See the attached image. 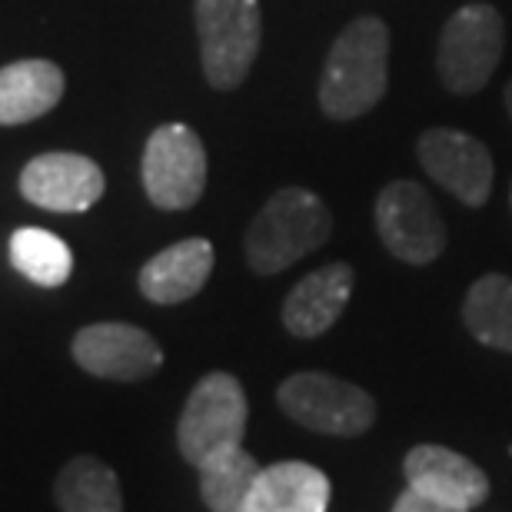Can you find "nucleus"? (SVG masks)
<instances>
[{"instance_id": "39448f33", "label": "nucleus", "mask_w": 512, "mask_h": 512, "mask_svg": "<svg viewBox=\"0 0 512 512\" xmlns=\"http://www.w3.org/2000/svg\"><path fill=\"white\" fill-rule=\"evenodd\" d=\"M250 403L233 373H207L193 386L177 423L180 456L197 469L210 456L243 446Z\"/></svg>"}, {"instance_id": "f3484780", "label": "nucleus", "mask_w": 512, "mask_h": 512, "mask_svg": "<svg viewBox=\"0 0 512 512\" xmlns=\"http://www.w3.org/2000/svg\"><path fill=\"white\" fill-rule=\"evenodd\" d=\"M463 323L476 343L512 353V276H479L463 300Z\"/></svg>"}, {"instance_id": "7ed1b4c3", "label": "nucleus", "mask_w": 512, "mask_h": 512, "mask_svg": "<svg viewBox=\"0 0 512 512\" xmlns=\"http://www.w3.org/2000/svg\"><path fill=\"white\" fill-rule=\"evenodd\" d=\"M506 50V20L493 4H463L443 24L436 44V74L449 94H479Z\"/></svg>"}, {"instance_id": "1a4fd4ad", "label": "nucleus", "mask_w": 512, "mask_h": 512, "mask_svg": "<svg viewBox=\"0 0 512 512\" xmlns=\"http://www.w3.org/2000/svg\"><path fill=\"white\" fill-rule=\"evenodd\" d=\"M416 160L426 170V177L439 183L446 193L469 210L486 207L493 193V153L473 133L453 127H429L416 140Z\"/></svg>"}, {"instance_id": "f257e3e1", "label": "nucleus", "mask_w": 512, "mask_h": 512, "mask_svg": "<svg viewBox=\"0 0 512 512\" xmlns=\"http://www.w3.org/2000/svg\"><path fill=\"white\" fill-rule=\"evenodd\" d=\"M389 87V27L383 17H353L336 34L320 77V110L330 120H356L380 104Z\"/></svg>"}, {"instance_id": "2eb2a0df", "label": "nucleus", "mask_w": 512, "mask_h": 512, "mask_svg": "<svg viewBox=\"0 0 512 512\" xmlns=\"http://www.w3.org/2000/svg\"><path fill=\"white\" fill-rule=\"evenodd\" d=\"M330 476L310 463H273L260 469L247 496V512H326L330 509Z\"/></svg>"}, {"instance_id": "f8f14e48", "label": "nucleus", "mask_w": 512, "mask_h": 512, "mask_svg": "<svg viewBox=\"0 0 512 512\" xmlns=\"http://www.w3.org/2000/svg\"><path fill=\"white\" fill-rule=\"evenodd\" d=\"M403 476L406 486H413L416 493L466 512L489 499V476L473 459L446 446H413L403 459Z\"/></svg>"}, {"instance_id": "ddd939ff", "label": "nucleus", "mask_w": 512, "mask_h": 512, "mask_svg": "<svg viewBox=\"0 0 512 512\" xmlns=\"http://www.w3.org/2000/svg\"><path fill=\"white\" fill-rule=\"evenodd\" d=\"M353 286L356 273L343 260H333L320 270L306 273L283 303L286 333L296 336V340H316L326 330H333V323L340 320L346 303H350Z\"/></svg>"}, {"instance_id": "dca6fc26", "label": "nucleus", "mask_w": 512, "mask_h": 512, "mask_svg": "<svg viewBox=\"0 0 512 512\" xmlns=\"http://www.w3.org/2000/svg\"><path fill=\"white\" fill-rule=\"evenodd\" d=\"M64 97V70L50 60H17L0 67V127L30 124Z\"/></svg>"}, {"instance_id": "a211bd4d", "label": "nucleus", "mask_w": 512, "mask_h": 512, "mask_svg": "<svg viewBox=\"0 0 512 512\" xmlns=\"http://www.w3.org/2000/svg\"><path fill=\"white\" fill-rule=\"evenodd\" d=\"M54 496L60 512H124L120 479L97 456H77L60 469Z\"/></svg>"}, {"instance_id": "aec40b11", "label": "nucleus", "mask_w": 512, "mask_h": 512, "mask_svg": "<svg viewBox=\"0 0 512 512\" xmlns=\"http://www.w3.org/2000/svg\"><path fill=\"white\" fill-rule=\"evenodd\" d=\"M10 263L20 276L37 286H60L74 273V253L57 233L24 227L10 237Z\"/></svg>"}, {"instance_id": "6e6552de", "label": "nucleus", "mask_w": 512, "mask_h": 512, "mask_svg": "<svg viewBox=\"0 0 512 512\" xmlns=\"http://www.w3.org/2000/svg\"><path fill=\"white\" fill-rule=\"evenodd\" d=\"M140 177L157 210H190L207 190L203 140L187 124L157 127L143 147Z\"/></svg>"}, {"instance_id": "9d476101", "label": "nucleus", "mask_w": 512, "mask_h": 512, "mask_svg": "<svg viewBox=\"0 0 512 512\" xmlns=\"http://www.w3.org/2000/svg\"><path fill=\"white\" fill-rule=\"evenodd\" d=\"M74 360L100 380L140 383L163 366V350L147 330L133 323H90L74 336Z\"/></svg>"}, {"instance_id": "20e7f679", "label": "nucleus", "mask_w": 512, "mask_h": 512, "mask_svg": "<svg viewBox=\"0 0 512 512\" xmlns=\"http://www.w3.org/2000/svg\"><path fill=\"white\" fill-rule=\"evenodd\" d=\"M200 60L213 90H237L263 44L260 0H197Z\"/></svg>"}, {"instance_id": "423d86ee", "label": "nucleus", "mask_w": 512, "mask_h": 512, "mask_svg": "<svg viewBox=\"0 0 512 512\" xmlns=\"http://www.w3.org/2000/svg\"><path fill=\"white\" fill-rule=\"evenodd\" d=\"M276 403L293 423L323 436H363L376 423V399L333 373H293L276 389Z\"/></svg>"}, {"instance_id": "f03ea898", "label": "nucleus", "mask_w": 512, "mask_h": 512, "mask_svg": "<svg viewBox=\"0 0 512 512\" xmlns=\"http://www.w3.org/2000/svg\"><path fill=\"white\" fill-rule=\"evenodd\" d=\"M330 233L333 213L320 193L306 187H283L253 217L243 250H247L253 273L273 276L320 250L330 240Z\"/></svg>"}, {"instance_id": "5701e85b", "label": "nucleus", "mask_w": 512, "mask_h": 512, "mask_svg": "<svg viewBox=\"0 0 512 512\" xmlns=\"http://www.w3.org/2000/svg\"><path fill=\"white\" fill-rule=\"evenodd\" d=\"M509 207H512V190H509Z\"/></svg>"}, {"instance_id": "6ab92c4d", "label": "nucleus", "mask_w": 512, "mask_h": 512, "mask_svg": "<svg viewBox=\"0 0 512 512\" xmlns=\"http://www.w3.org/2000/svg\"><path fill=\"white\" fill-rule=\"evenodd\" d=\"M260 463L243 446L210 456L197 466L200 496L210 512H247V496L260 476Z\"/></svg>"}, {"instance_id": "4468645a", "label": "nucleus", "mask_w": 512, "mask_h": 512, "mask_svg": "<svg viewBox=\"0 0 512 512\" xmlns=\"http://www.w3.org/2000/svg\"><path fill=\"white\" fill-rule=\"evenodd\" d=\"M213 260H217V253H213L210 240L203 237L180 240L143 263L137 286L150 303L160 306L187 303L207 286L213 273Z\"/></svg>"}, {"instance_id": "0eeeda50", "label": "nucleus", "mask_w": 512, "mask_h": 512, "mask_svg": "<svg viewBox=\"0 0 512 512\" xmlns=\"http://www.w3.org/2000/svg\"><path fill=\"white\" fill-rule=\"evenodd\" d=\"M376 233L399 263L426 266L443 256L449 233L429 190L416 180H393L376 197Z\"/></svg>"}, {"instance_id": "412c9836", "label": "nucleus", "mask_w": 512, "mask_h": 512, "mask_svg": "<svg viewBox=\"0 0 512 512\" xmlns=\"http://www.w3.org/2000/svg\"><path fill=\"white\" fill-rule=\"evenodd\" d=\"M389 512H466V509H456V506H446V503H436L423 493H416L413 486H406L403 493L396 496V503Z\"/></svg>"}, {"instance_id": "4be33fe9", "label": "nucleus", "mask_w": 512, "mask_h": 512, "mask_svg": "<svg viewBox=\"0 0 512 512\" xmlns=\"http://www.w3.org/2000/svg\"><path fill=\"white\" fill-rule=\"evenodd\" d=\"M503 100H506V110H509V117H512V77H509V84L503 90Z\"/></svg>"}, {"instance_id": "9b49d317", "label": "nucleus", "mask_w": 512, "mask_h": 512, "mask_svg": "<svg viewBox=\"0 0 512 512\" xmlns=\"http://www.w3.org/2000/svg\"><path fill=\"white\" fill-rule=\"evenodd\" d=\"M104 170L80 153H40L20 173V193L40 210L84 213L104 197Z\"/></svg>"}]
</instances>
